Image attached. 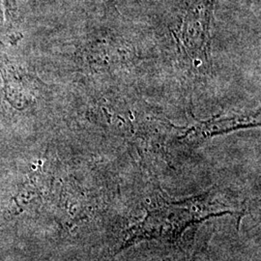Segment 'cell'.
I'll use <instances>...</instances> for the list:
<instances>
[{
  "label": "cell",
  "instance_id": "1",
  "mask_svg": "<svg viewBox=\"0 0 261 261\" xmlns=\"http://www.w3.org/2000/svg\"><path fill=\"white\" fill-rule=\"evenodd\" d=\"M233 212L234 205L226 204L213 195L155 206L127 232L122 248L145 239L172 241L191 224L199 223L211 216Z\"/></svg>",
  "mask_w": 261,
  "mask_h": 261
},
{
  "label": "cell",
  "instance_id": "2",
  "mask_svg": "<svg viewBox=\"0 0 261 261\" xmlns=\"http://www.w3.org/2000/svg\"><path fill=\"white\" fill-rule=\"evenodd\" d=\"M0 73L4 81L6 98L13 107L25 109L32 102L36 89L35 77L16 60L0 53Z\"/></svg>",
  "mask_w": 261,
  "mask_h": 261
}]
</instances>
